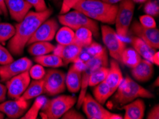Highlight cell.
<instances>
[{
    "instance_id": "obj_9",
    "label": "cell",
    "mask_w": 159,
    "mask_h": 119,
    "mask_svg": "<svg viewBox=\"0 0 159 119\" xmlns=\"http://www.w3.org/2000/svg\"><path fill=\"white\" fill-rule=\"evenodd\" d=\"M44 83V94L55 96L66 90V74L61 70L52 68L46 71L43 78Z\"/></svg>"
},
{
    "instance_id": "obj_17",
    "label": "cell",
    "mask_w": 159,
    "mask_h": 119,
    "mask_svg": "<svg viewBox=\"0 0 159 119\" xmlns=\"http://www.w3.org/2000/svg\"><path fill=\"white\" fill-rule=\"evenodd\" d=\"M131 72L132 76L137 81L146 82L153 76V66L149 61L142 59L138 65L132 68Z\"/></svg>"
},
{
    "instance_id": "obj_50",
    "label": "cell",
    "mask_w": 159,
    "mask_h": 119,
    "mask_svg": "<svg viewBox=\"0 0 159 119\" xmlns=\"http://www.w3.org/2000/svg\"><path fill=\"white\" fill-rule=\"evenodd\" d=\"M61 0H53V2H54V3H56V4H59V3H60V2H61Z\"/></svg>"
},
{
    "instance_id": "obj_45",
    "label": "cell",
    "mask_w": 159,
    "mask_h": 119,
    "mask_svg": "<svg viewBox=\"0 0 159 119\" xmlns=\"http://www.w3.org/2000/svg\"><path fill=\"white\" fill-rule=\"evenodd\" d=\"M152 64L156 66L159 65V53L158 52H156L154 54L152 59Z\"/></svg>"
},
{
    "instance_id": "obj_39",
    "label": "cell",
    "mask_w": 159,
    "mask_h": 119,
    "mask_svg": "<svg viewBox=\"0 0 159 119\" xmlns=\"http://www.w3.org/2000/svg\"><path fill=\"white\" fill-rule=\"evenodd\" d=\"M61 10H60L59 14H64L69 12L80 0H61Z\"/></svg>"
},
{
    "instance_id": "obj_15",
    "label": "cell",
    "mask_w": 159,
    "mask_h": 119,
    "mask_svg": "<svg viewBox=\"0 0 159 119\" xmlns=\"http://www.w3.org/2000/svg\"><path fill=\"white\" fill-rule=\"evenodd\" d=\"M84 47L78 43H72L69 44H57L53 53L63 60L64 64L74 63L79 59L81 51Z\"/></svg>"
},
{
    "instance_id": "obj_48",
    "label": "cell",
    "mask_w": 159,
    "mask_h": 119,
    "mask_svg": "<svg viewBox=\"0 0 159 119\" xmlns=\"http://www.w3.org/2000/svg\"><path fill=\"white\" fill-rule=\"evenodd\" d=\"M4 118V114L0 112V119H3Z\"/></svg>"
},
{
    "instance_id": "obj_30",
    "label": "cell",
    "mask_w": 159,
    "mask_h": 119,
    "mask_svg": "<svg viewBox=\"0 0 159 119\" xmlns=\"http://www.w3.org/2000/svg\"><path fill=\"white\" fill-rule=\"evenodd\" d=\"M76 12V10L74 9V11H69L66 14H60L58 17V20L61 25L67 26V27L71 29L72 30L76 31L77 29L79 28L78 22H77Z\"/></svg>"
},
{
    "instance_id": "obj_2",
    "label": "cell",
    "mask_w": 159,
    "mask_h": 119,
    "mask_svg": "<svg viewBox=\"0 0 159 119\" xmlns=\"http://www.w3.org/2000/svg\"><path fill=\"white\" fill-rule=\"evenodd\" d=\"M95 21L114 24L118 5L109 4L102 0H80L73 8Z\"/></svg>"
},
{
    "instance_id": "obj_8",
    "label": "cell",
    "mask_w": 159,
    "mask_h": 119,
    "mask_svg": "<svg viewBox=\"0 0 159 119\" xmlns=\"http://www.w3.org/2000/svg\"><path fill=\"white\" fill-rule=\"evenodd\" d=\"M83 111L89 119H122L123 116L120 114L114 113L108 111L92 97L87 94L84 96L82 104Z\"/></svg>"
},
{
    "instance_id": "obj_6",
    "label": "cell",
    "mask_w": 159,
    "mask_h": 119,
    "mask_svg": "<svg viewBox=\"0 0 159 119\" xmlns=\"http://www.w3.org/2000/svg\"><path fill=\"white\" fill-rule=\"evenodd\" d=\"M135 10L133 0H122L118 5V10L115 19L116 31L121 37H126L129 31Z\"/></svg>"
},
{
    "instance_id": "obj_4",
    "label": "cell",
    "mask_w": 159,
    "mask_h": 119,
    "mask_svg": "<svg viewBox=\"0 0 159 119\" xmlns=\"http://www.w3.org/2000/svg\"><path fill=\"white\" fill-rule=\"evenodd\" d=\"M75 96L61 95L52 99H47L41 110L42 118L58 119L76 103Z\"/></svg>"
},
{
    "instance_id": "obj_19",
    "label": "cell",
    "mask_w": 159,
    "mask_h": 119,
    "mask_svg": "<svg viewBox=\"0 0 159 119\" xmlns=\"http://www.w3.org/2000/svg\"><path fill=\"white\" fill-rule=\"evenodd\" d=\"M123 79H124V76H123L119 62L114 59L111 60L105 82L110 87V89L114 92V94L116 90L119 87L120 84L121 83Z\"/></svg>"
},
{
    "instance_id": "obj_49",
    "label": "cell",
    "mask_w": 159,
    "mask_h": 119,
    "mask_svg": "<svg viewBox=\"0 0 159 119\" xmlns=\"http://www.w3.org/2000/svg\"><path fill=\"white\" fill-rule=\"evenodd\" d=\"M154 85H156V86H158V77L157 78V79H156V83H154Z\"/></svg>"
},
{
    "instance_id": "obj_16",
    "label": "cell",
    "mask_w": 159,
    "mask_h": 119,
    "mask_svg": "<svg viewBox=\"0 0 159 119\" xmlns=\"http://www.w3.org/2000/svg\"><path fill=\"white\" fill-rule=\"evenodd\" d=\"M5 4L11 18L17 22L22 20L32 8L26 0H5Z\"/></svg>"
},
{
    "instance_id": "obj_18",
    "label": "cell",
    "mask_w": 159,
    "mask_h": 119,
    "mask_svg": "<svg viewBox=\"0 0 159 119\" xmlns=\"http://www.w3.org/2000/svg\"><path fill=\"white\" fill-rule=\"evenodd\" d=\"M121 109L125 111L123 116L124 119H142L144 117L146 104L141 98H139L123 106Z\"/></svg>"
},
{
    "instance_id": "obj_3",
    "label": "cell",
    "mask_w": 159,
    "mask_h": 119,
    "mask_svg": "<svg viewBox=\"0 0 159 119\" xmlns=\"http://www.w3.org/2000/svg\"><path fill=\"white\" fill-rule=\"evenodd\" d=\"M113 101L119 106H124L139 98H153L154 95L146 89L126 76L113 94Z\"/></svg>"
},
{
    "instance_id": "obj_5",
    "label": "cell",
    "mask_w": 159,
    "mask_h": 119,
    "mask_svg": "<svg viewBox=\"0 0 159 119\" xmlns=\"http://www.w3.org/2000/svg\"><path fill=\"white\" fill-rule=\"evenodd\" d=\"M108 66V58L107 51L106 48L101 54L91 57L90 59H89L86 62L85 68H84L82 71V74H81L80 94H79V98H77L76 101L77 108H80L81 107L83 99L86 94V91H87L89 78L92 74V73L101 66Z\"/></svg>"
},
{
    "instance_id": "obj_42",
    "label": "cell",
    "mask_w": 159,
    "mask_h": 119,
    "mask_svg": "<svg viewBox=\"0 0 159 119\" xmlns=\"http://www.w3.org/2000/svg\"><path fill=\"white\" fill-rule=\"evenodd\" d=\"M148 119H158L159 118V105L156 104L151 109L148 113L147 117Z\"/></svg>"
},
{
    "instance_id": "obj_52",
    "label": "cell",
    "mask_w": 159,
    "mask_h": 119,
    "mask_svg": "<svg viewBox=\"0 0 159 119\" xmlns=\"http://www.w3.org/2000/svg\"><path fill=\"white\" fill-rule=\"evenodd\" d=\"M153 1H159V0H153Z\"/></svg>"
},
{
    "instance_id": "obj_36",
    "label": "cell",
    "mask_w": 159,
    "mask_h": 119,
    "mask_svg": "<svg viewBox=\"0 0 159 119\" xmlns=\"http://www.w3.org/2000/svg\"><path fill=\"white\" fill-rule=\"evenodd\" d=\"M14 58L9 49L0 43V65H5L13 62Z\"/></svg>"
},
{
    "instance_id": "obj_40",
    "label": "cell",
    "mask_w": 159,
    "mask_h": 119,
    "mask_svg": "<svg viewBox=\"0 0 159 119\" xmlns=\"http://www.w3.org/2000/svg\"><path fill=\"white\" fill-rule=\"evenodd\" d=\"M26 1L35 9L36 11H43L48 9L44 0H26Z\"/></svg>"
},
{
    "instance_id": "obj_38",
    "label": "cell",
    "mask_w": 159,
    "mask_h": 119,
    "mask_svg": "<svg viewBox=\"0 0 159 119\" xmlns=\"http://www.w3.org/2000/svg\"><path fill=\"white\" fill-rule=\"evenodd\" d=\"M86 48V50L87 51V52L90 54L91 57H94L96 55H98L102 53L103 50L105 49V48H103L102 45L99 43L93 42L89 44L88 47H84Z\"/></svg>"
},
{
    "instance_id": "obj_37",
    "label": "cell",
    "mask_w": 159,
    "mask_h": 119,
    "mask_svg": "<svg viewBox=\"0 0 159 119\" xmlns=\"http://www.w3.org/2000/svg\"><path fill=\"white\" fill-rule=\"evenodd\" d=\"M139 23L142 26L146 28L153 29L156 28V22L153 16L148 15V14H144L139 17Z\"/></svg>"
},
{
    "instance_id": "obj_29",
    "label": "cell",
    "mask_w": 159,
    "mask_h": 119,
    "mask_svg": "<svg viewBox=\"0 0 159 119\" xmlns=\"http://www.w3.org/2000/svg\"><path fill=\"white\" fill-rule=\"evenodd\" d=\"M47 98L44 96H39L36 98L33 104L30 109L26 111V112L21 116L22 119H36L37 118L39 113L42 110Z\"/></svg>"
},
{
    "instance_id": "obj_23",
    "label": "cell",
    "mask_w": 159,
    "mask_h": 119,
    "mask_svg": "<svg viewBox=\"0 0 159 119\" xmlns=\"http://www.w3.org/2000/svg\"><path fill=\"white\" fill-rule=\"evenodd\" d=\"M76 18L78 25L80 27H85L89 29L93 34V36L96 38H98L100 36L99 26L96 21L89 18V16H86L82 12H80L76 10Z\"/></svg>"
},
{
    "instance_id": "obj_33",
    "label": "cell",
    "mask_w": 159,
    "mask_h": 119,
    "mask_svg": "<svg viewBox=\"0 0 159 119\" xmlns=\"http://www.w3.org/2000/svg\"><path fill=\"white\" fill-rule=\"evenodd\" d=\"M108 71V67L101 66L92 73L89 80V86L93 87L105 81Z\"/></svg>"
},
{
    "instance_id": "obj_12",
    "label": "cell",
    "mask_w": 159,
    "mask_h": 119,
    "mask_svg": "<svg viewBox=\"0 0 159 119\" xmlns=\"http://www.w3.org/2000/svg\"><path fill=\"white\" fill-rule=\"evenodd\" d=\"M129 30L135 36L140 38L141 39L148 44L155 50L159 48V31L157 28L144 27L138 21H134L130 26Z\"/></svg>"
},
{
    "instance_id": "obj_35",
    "label": "cell",
    "mask_w": 159,
    "mask_h": 119,
    "mask_svg": "<svg viewBox=\"0 0 159 119\" xmlns=\"http://www.w3.org/2000/svg\"><path fill=\"white\" fill-rule=\"evenodd\" d=\"M29 74L33 80H40L44 77L46 71L44 69V66L37 64L31 66L29 70Z\"/></svg>"
},
{
    "instance_id": "obj_20",
    "label": "cell",
    "mask_w": 159,
    "mask_h": 119,
    "mask_svg": "<svg viewBox=\"0 0 159 119\" xmlns=\"http://www.w3.org/2000/svg\"><path fill=\"white\" fill-rule=\"evenodd\" d=\"M82 71L73 64L66 74V86L68 91L72 94H76L80 91Z\"/></svg>"
},
{
    "instance_id": "obj_22",
    "label": "cell",
    "mask_w": 159,
    "mask_h": 119,
    "mask_svg": "<svg viewBox=\"0 0 159 119\" xmlns=\"http://www.w3.org/2000/svg\"><path fill=\"white\" fill-rule=\"evenodd\" d=\"M43 94H44V79L33 80L32 81H30L28 87L20 97L25 100L30 101Z\"/></svg>"
},
{
    "instance_id": "obj_51",
    "label": "cell",
    "mask_w": 159,
    "mask_h": 119,
    "mask_svg": "<svg viewBox=\"0 0 159 119\" xmlns=\"http://www.w3.org/2000/svg\"><path fill=\"white\" fill-rule=\"evenodd\" d=\"M2 14H3V12H2V9H0V15H2Z\"/></svg>"
},
{
    "instance_id": "obj_1",
    "label": "cell",
    "mask_w": 159,
    "mask_h": 119,
    "mask_svg": "<svg viewBox=\"0 0 159 119\" xmlns=\"http://www.w3.org/2000/svg\"><path fill=\"white\" fill-rule=\"evenodd\" d=\"M53 10L48 8L43 11H30L22 20L15 25L16 31L9 41L8 49L14 56H21L35 31L41 24L52 15Z\"/></svg>"
},
{
    "instance_id": "obj_34",
    "label": "cell",
    "mask_w": 159,
    "mask_h": 119,
    "mask_svg": "<svg viewBox=\"0 0 159 119\" xmlns=\"http://www.w3.org/2000/svg\"><path fill=\"white\" fill-rule=\"evenodd\" d=\"M143 10L146 14L152 16H158L159 14V1L147 0L144 5Z\"/></svg>"
},
{
    "instance_id": "obj_32",
    "label": "cell",
    "mask_w": 159,
    "mask_h": 119,
    "mask_svg": "<svg viewBox=\"0 0 159 119\" xmlns=\"http://www.w3.org/2000/svg\"><path fill=\"white\" fill-rule=\"evenodd\" d=\"M15 26L9 23H0V43L5 44L7 41H9L15 34Z\"/></svg>"
},
{
    "instance_id": "obj_10",
    "label": "cell",
    "mask_w": 159,
    "mask_h": 119,
    "mask_svg": "<svg viewBox=\"0 0 159 119\" xmlns=\"http://www.w3.org/2000/svg\"><path fill=\"white\" fill-rule=\"evenodd\" d=\"M32 65V61L26 57L20 58L5 65H0V79L2 82H6L16 75L28 71Z\"/></svg>"
},
{
    "instance_id": "obj_47",
    "label": "cell",
    "mask_w": 159,
    "mask_h": 119,
    "mask_svg": "<svg viewBox=\"0 0 159 119\" xmlns=\"http://www.w3.org/2000/svg\"><path fill=\"white\" fill-rule=\"evenodd\" d=\"M147 0H133L134 3H138V4H143L145 3Z\"/></svg>"
},
{
    "instance_id": "obj_21",
    "label": "cell",
    "mask_w": 159,
    "mask_h": 119,
    "mask_svg": "<svg viewBox=\"0 0 159 119\" xmlns=\"http://www.w3.org/2000/svg\"><path fill=\"white\" fill-rule=\"evenodd\" d=\"M132 47L138 52L141 58L152 63V59L156 51L137 36H133L131 39Z\"/></svg>"
},
{
    "instance_id": "obj_13",
    "label": "cell",
    "mask_w": 159,
    "mask_h": 119,
    "mask_svg": "<svg viewBox=\"0 0 159 119\" xmlns=\"http://www.w3.org/2000/svg\"><path fill=\"white\" fill-rule=\"evenodd\" d=\"M29 106V101L19 97L17 98L4 101L0 103V112L4 113L9 118H19L26 112Z\"/></svg>"
},
{
    "instance_id": "obj_43",
    "label": "cell",
    "mask_w": 159,
    "mask_h": 119,
    "mask_svg": "<svg viewBox=\"0 0 159 119\" xmlns=\"http://www.w3.org/2000/svg\"><path fill=\"white\" fill-rule=\"evenodd\" d=\"M7 94V89L6 86L0 83V103L6 100Z\"/></svg>"
},
{
    "instance_id": "obj_14",
    "label": "cell",
    "mask_w": 159,
    "mask_h": 119,
    "mask_svg": "<svg viewBox=\"0 0 159 119\" xmlns=\"http://www.w3.org/2000/svg\"><path fill=\"white\" fill-rule=\"evenodd\" d=\"M30 81L31 77L29 71L11 78L6 81L7 95L12 99L19 98L25 91Z\"/></svg>"
},
{
    "instance_id": "obj_44",
    "label": "cell",
    "mask_w": 159,
    "mask_h": 119,
    "mask_svg": "<svg viewBox=\"0 0 159 119\" xmlns=\"http://www.w3.org/2000/svg\"><path fill=\"white\" fill-rule=\"evenodd\" d=\"M0 9H2L3 14L5 16H7L8 14V11H7L6 4H5V0H0Z\"/></svg>"
},
{
    "instance_id": "obj_27",
    "label": "cell",
    "mask_w": 159,
    "mask_h": 119,
    "mask_svg": "<svg viewBox=\"0 0 159 119\" xmlns=\"http://www.w3.org/2000/svg\"><path fill=\"white\" fill-rule=\"evenodd\" d=\"M54 38L56 39L58 44L66 45L72 43H78L76 42L74 31L67 26H63L58 30Z\"/></svg>"
},
{
    "instance_id": "obj_25",
    "label": "cell",
    "mask_w": 159,
    "mask_h": 119,
    "mask_svg": "<svg viewBox=\"0 0 159 119\" xmlns=\"http://www.w3.org/2000/svg\"><path fill=\"white\" fill-rule=\"evenodd\" d=\"M29 46L28 52L34 57L50 54L55 48V46L49 42H36Z\"/></svg>"
},
{
    "instance_id": "obj_28",
    "label": "cell",
    "mask_w": 159,
    "mask_h": 119,
    "mask_svg": "<svg viewBox=\"0 0 159 119\" xmlns=\"http://www.w3.org/2000/svg\"><path fill=\"white\" fill-rule=\"evenodd\" d=\"M141 59V56L134 48H126L123 52L121 62L132 69L138 65Z\"/></svg>"
},
{
    "instance_id": "obj_26",
    "label": "cell",
    "mask_w": 159,
    "mask_h": 119,
    "mask_svg": "<svg viewBox=\"0 0 159 119\" xmlns=\"http://www.w3.org/2000/svg\"><path fill=\"white\" fill-rule=\"evenodd\" d=\"M93 87H94L93 89V94L94 96L93 98L102 104H104L106 101L114 94V92L111 91L105 81L101 82L100 84Z\"/></svg>"
},
{
    "instance_id": "obj_31",
    "label": "cell",
    "mask_w": 159,
    "mask_h": 119,
    "mask_svg": "<svg viewBox=\"0 0 159 119\" xmlns=\"http://www.w3.org/2000/svg\"><path fill=\"white\" fill-rule=\"evenodd\" d=\"M75 32V37L78 43L83 47H88L93 42V34L87 28L80 27L77 29Z\"/></svg>"
},
{
    "instance_id": "obj_46",
    "label": "cell",
    "mask_w": 159,
    "mask_h": 119,
    "mask_svg": "<svg viewBox=\"0 0 159 119\" xmlns=\"http://www.w3.org/2000/svg\"><path fill=\"white\" fill-rule=\"evenodd\" d=\"M102 1L109 4H116L118 3H119L120 2H121L122 0H102Z\"/></svg>"
},
{
    "instance_id": "obj_7",
    "label": "cell",
    "mask_w": 159,
    "mask_h": 119,
    "mask_svg": "<svg viewBox=\"0 0 159 119\" xmlns=\"http://www.w3.org/2000/svg\"><path fill=\"white\" fill-rule=\"evenodd\" d=\"M101 33L103 42L111 57L118 62H121L123 52L126 48V43L119 38L116 31L109 26L102 25Z\"/></svg>"
},
{
    "instance_id": "obj_11",
    "label": "cell",
    "mask_w": 159,
    "mask_h": 119,
    "mask_svg": "<svg viewBox=\"0 0 159 119\" xmlns=\"http://www.w3.org/2000/svg\"><path fill=\"white\" fill-rule=\"evenodd\" d=\"M59 30V24L56 19L48 18L35 31L27 43V45L36 42H51Z\"/></svg>"
},
{
    "instance_id": "obj_24",
    "label": "cell",
    "mask_w": 159,
    "mask_h": 119,
    "mask_svg": "<svg viewBox=\"0 0 159 119\" xmlns=\"http://www.w3.org/2000/svg\"><path fill=\"white\" fill-rule=\"evenodd\" d=\"M34 60L37 64L42 65L44 67L49 68H59L63 66L64 63L61 58L58 57L57 55L53 54H47L42 56H39V57H34Z\"/></svg>"
},
{
    "instance_id": "obj_41",
    "label": "cell",
    "mask_w": 159,
    "mask_h": 119,
    "mask_svg": "<svg viewBox=\"0 0 159 119\" xmlns=\"http://www.w3.org/2000/svg\"><path fill=\"white\" fill-rule=\"evenodd\" d=\"M63 119H84L85 116L79 113L76 109L71 108L61 116Z\"/></svg>"
}]
</instances>
